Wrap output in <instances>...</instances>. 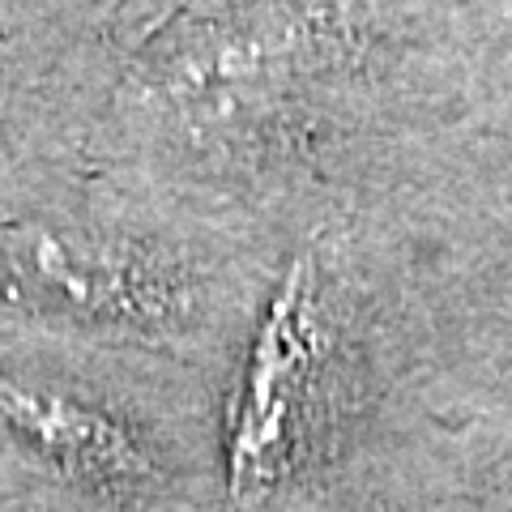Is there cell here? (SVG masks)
<instances>
[{"mask_svg": "<svg viewBox=\"0 0 512 512\" xmlns=\"http://www.w3.org/2000/svg\"><path fill=\"white\" fill-rule=\"evenodd\" d=\"M316 372V265L303 252L256 325L227 419V500L248 512L278 487Z\"/></svg>", "mask_w": 512, "mask_h": 512, "instance_id": "1", "label": "cell"}, {"mask_svg": "<svg viewBox=\"0 0 512 512\" xmlns=\"http://www.w3.org/2000/svg\"><path fill=\"white\" fill-rule=\"evenodd\" d=\"M0 427L56 474L90 491L133 495L154 483V461L133 431L52 384L0 372Z\"/></svg>", "mask_w": 512, "mask_h": 512, "instance_id": "2", "label": "cell"}, {"mask_svg": "<svg viewBox=\"0 0 512 512\" xmlns=\"http://www.w3.org/2000/svg\"><path fill=\"white\" fill-rule=\"evenodd\" d=\"M18 269L35 286H43L52 299L90 316L163 320L175 303L171 282H163V274H154L137 256L82 244V239L52 235V231L22 235Z\"/></svg>", "mask_w": 512, "mask_h": 512, "instance_id": "3", "label": "cell"}]
</instances>
